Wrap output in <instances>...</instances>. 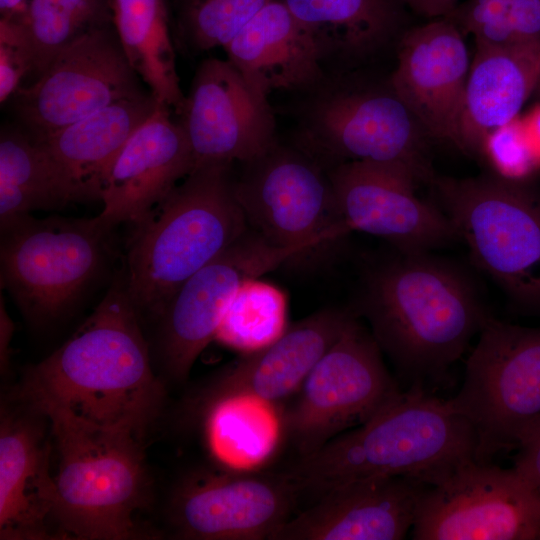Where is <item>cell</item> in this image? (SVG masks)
Wrapping results in <instances>:
<instances>
[{
    "label": "cell",
    "instance_id": "6da1fadb",
    "mask_svg": "<svg viewBox=\"0 0 540 540\" xmlns=\"http://www.w3.org/2000/svg\"><path fill=\"white\" fill-rule=\"evenodd\" d=\"M140 313L125 281H116L79 329L30 367L17 399L45 415L144 440L159 416L164 385L155 376Z\"/></svg>",
    "mask_w": 540,
    "mask_h": 540
},
{
    "label": "cell",
    "instance_id": "7a4b0ae2",
    "mask_svg": "<svg viewBox=\"0 0 540 540\" xmlns=\"http://www.w3.org/2000/svg\"><path fill=\"white\" fill-rule=\"evenodd\" d=\"M368 276L358 312L413 385L440 381L490 317L470 280L424 253H402Z\"/></svg>",
    "mask_w": 540,
    "mask_h": 540
},
{
    "label": "cell",
    "instance_id": "3957f363",
    "mask_svg": "<svg viewBox=\"0 0 540 540\" xmlns=\"http://www.w3.org/2000/svg\"><path fill=\"white\" fill-rule=\"evenodd\" d=\"M475 451L474 431L450 400L413 385L364 424L300 457L286 473L299 491L316 496L372 478L408 477L431 485L476 460Z\"/></svg>",
    "mask_w": 540,
    "mask_h": 540
},
{
    "label": "cell",
    "instance_id": "277c9868",
    "mask_svg": "<svg viewBox=\"0 0 540 540\" xmlns=\"http://www.w3.org/2000/svg\"><path fill=\"white\" fill-rule=\"evenodd\" d=\"M234 179L232 165L193 169L133 224L124 281L140 314L158 318L189 277L246 232Z\"/></svg>",
    "mask_w": 540,
    "mask_h": 540
},
{
    "label": "cell",
    "instance_id": "5b68a950",
    "mask_svg": "<svg viewBox=\"0 0 540 540\" xmlns=\"http://www.w3.org/2000/svg\"><path fill=\"white\" fill-rule=\"evenodd\" d=\"M59 456L54 520L61 535L124 540L142 535L135 517L148 504L143 441L66 415H44Z\"/></svg>",
    "mask_w": 540,
    "mask_h": 540
},
{
    "label": "cell",
    "instance_id": "8992f818",
    "mask_svg": "<svg viewBox=\"0 0 540 540\" xmlns=\"http://www.w3.org/2000/svg\"><path fill=\"white\" fill-rule=\"evenodd\" d=\"M301 93L295 114L299 148L321 164L323 159L329 167L349 161L395 164L420 182H433L427 135L390 83L386 88L352 84L332 72Z\"/></svg>",
    "mask_w": 540,
    "mask_h": 540
},
{
    "label": "cell",
    "instance_id": "52a82bcc",
    "mask_svg": "<svg viewBox=\"0 0 540 540\" xmlns=\"http://www.w3.org/2000/svg\"><path fill=\"white\" fill-rule=\"evenodd\" d=\"M431 184L475 264L514 301L540 310V195L500 176Z\"/></svg>",
    "mask_w": 540,
    "mask_h": 540
},
{
    "label": "cell",
    "instance_id": "ba28073f",
    "mask_svg": "<svg viewBox=\"0 0 540 540\" xmlns=\"http://www.w3.org/2000/svg\"><path fill=\"white\" fill-rule=\"evenodd\" d=\"M470 423L475 459L489 462L540 429V328L489 317L450 399Z\"/></svg>",
    "mask_w": 540,
    "mask_h": 540
},
{
    "label": "cell",
    "instance_id": "9c48e42d",
    "mask_svg": "<svg viewBox=\"0 0 540 540\" xmlns=\"http://www.w3.org/2000/svg\"><path fill=\"white\" fill-rule=\"evenodd\" d=\"M1 285L35 324L67 312L98 274L110 232L98 219L30 214L1 226Z\"/></svg>",
    "mask_w": 540,
    "mask_h": 540
},
{
    "label": "cell",
    "instance_id": "30bf717a",
    "mask_svg": "<svg viewBox=\"0 0 540 540\" xmlns=\"http://www.w3.org/2000/svg\"><path fill=\"white\" fill-rule=\"evenodd\" d=\"M381 352L354 315L279 416L300 457L364 424L401 392Z\"/></svg>",
    "mask_w": 540,
    "mask_h": 540
},
{
    "label": "cell",
    "instance_id": "8fae6325",
    "mask_svg": "<svg viewBox=\"0 0 540 540\" xmlns=\"http://www.w3.org/2000/svg\"><path fill=\"white\" fill-rule=\"evenodd\" d=\"M241 164L234 179L237 200L248 226L270 244L305 254L350 232L327 169L303 149L277 141Z\"/></svg>",
    "mask_w": 540,
    "mask_h": 540
},
{
    "label": "cell",
    "instance_id": "7c38bea8",
    "mask_svg": "<svg viewBox=\"0 0 540 540\" xmlns=\"http://www.w3.org/2000/svg\"><path fill=\"white\" fill-rule=\"evenodd\" d=\"M416 540H540V493L515 467L464 463L420 495Z\"/></svg>",
    "mask_w": 540,
    "mask_h": 540
},
{
    "label": "cell",
    "instance_id": "4fadbf2b",
    "mask_svg": "<svg viewBox=\"0 0 540 540\" xmlns=\"http://www.w3.org/2000/svg\"><path fill=\"white\" fill-rule=\"evenodd\" d=\"M113 25L91 31L62 50L28 86L12 95L19 126L41 138L118 101L143 96Z\"/></svg>",
    "mask_w": 540,
    "mask_h": 540
},
{
    "label": "cell",
    "instance_id": "5bb4252c",
    "mask_svg": "<svg viewBox=\"0 0 540 540\" xmlns=\"http://www.w3.org/2000/svg\"><path fill=\"white\" fill-rule=\"evenodd\" d=\"M302 254L298 248L274 246L248 227L229 248L189 277L158 317L159 354L168 376L178 382L187 378L197 357L215 339L242 282Z\"/></svg>",
    "mask_w": 540,
    "mask_h": 540
},
{
    "label": "cell",
    "instance_id": "9a60e30c",
    "mask_svg": "<svg viewBox=\"0 0 540 540\" xmlns=\"http://www.w3.org/2000/svg\"><path fill=\"white\" fill-rule=\"evenodd\" d=\"M299 493L286 472H199L175 489L169 519L181 539L273 540Z\"/></svg>",
    "mask_w": 540,
    "mask_h": 540
},
{
    "label": "cell",
    "instance_id": "2e32d148",
    "mask_svg": "<svg viewBox=\"0 0 540 540\" xmlns=\"http://www.w3.org/2000/svg\"><path fill=\"white\" fill-rule=\"evenodd\" d=\"M327 171L350 232L382 238L402 253L430 252L458 238L447 215L416 195L420 181L407 167L349 161Z\"/></svg>",
    "mask_w": 540,
    "mask_h": 540
},
{
    "label": "cell",
    "instance_id": "e0dca14e",
    "mask_svg": "<svg viewBox=\"0 0 540 540\" xmlns=\"http://www.w3.org/2000/svg\"><path fill=\"white\" fill-rule=\"evenodd\" d=\"M178 117L193 169L244 163L277 142L269 98L254 91L228 59L200 63Z\"/></svg>",
    "mask_w": 540,
    "mask_h": 540
},
{
    "label": "cell",
    "instance_id": "ac0fdd59",
    "mask_svg": "<svg viewBox=\"0 0 540 540\" xmlns=\"http://www.w3.org/2000/svg\"><path fill=\"white\" fill-rule=\"evenodd\" d=\"M463 36L447 18L408 30L389 80L426 135L456 147L471 64Z\"/></svg>",
    "mask_w": 540,
    "mask_h": 540
},
{
    "label": "cell",
    "instance_id": "d6986e66",
    "mask_svg": "<svg viewBox=\"0 0 540 540\" xmlns=\"http://www.w3.org/2000/svg\"><path fill=\"white\" fill-rule=\"evenodd\" d=\"M354 314L318 311L288 326L272 344L243 354L213 377L193 399L197 415L227 398L251 397L272 405L295 394L320 357L339 338Z\"/></svg>",
    "mask_w": 540,
    "mask_h": 540
},
{
    "label": "cell",
    "instance_id": "ffe728a7",
    "mask_svg": "<svg viewBox=\"0 0 540 540\" xmlns=\"http://www.w3.org/2000/svg\"><path fill=\"white\" fill-rule=\"evenodd\" d=\"M427 485L408 477L372 478L335 486L290 517L273 540H400L412 529Z\"/></svg>",
    "mask_w": 540,
    "mask_h": 540
},
{
    "label": "cell",
    "instance_id": "44dd1931",
    "mask_svg": "<svg viewBox=\"0 0 540 540\" xmlns=\"http://www.w3.org/2000/svg\"><path fill=\"white\" fill-rule=\"evenodd\" d=\"M172 110L158 103L116 158L101 193L97 215L110 231L146 217L193 169L191 148Z\"/></svg>",
    "mask_w": 540,
    "mask_h": 540
},
{
    "label": "cell",
    "instance_id": "7402d4cb",
    "mask_svg": "<svg viewBox=\"0 0 540 540\" xmlns=\"http://www.w3.org/2000/svg\"><path fill=\"white\" fill-rule=\"evenodd\" d=\"M5 413L0 429L1 539L53 538L55 482L41 414Z\"/></svg>",
    "mask_w": 540,
    "mask_h": 540
},
{
    "label": "cell",
    "instance_id": "603a6c76",
    "mask_svg": "<svg viewBox=\"0 0 540 540\" xmlns=\"http://www.w3.org/2000/svg\"><path fill=\"white\" fill-rule=\"evenodd\" d=\"M227 59L258 94L304 92L326 75L309 30L281 0L267 4L224 48Z\"/></svg>",
    "mask_w": 540,
    "mask_h": 540
},
{
    "label": "cell",
    "instance_id": "cb8c5ba5",
    "mask_svg": "<svg viewBox=\"0 0 540 540\" xmlns=\"http://www.w3.org/2000/svg\"><path fill=\"white\" fill-rule=\"evenodd\" d=\"M158 105L149 92L111 104L73 124L36 139L77 201L100 200L116 158Z\"/></svg>",
    "mask_w": 540,
    "mask_h": 540
},
{
    "label": "cell",
    "instance_id": "d4e9b609",
    "mask_svg": "<svg viewBox=\"0 0 540 540\" xmlns=\"http://www.w3.org/2000/svg\"><path fill=\"white\" fill-rule=\"evenodd\" d=\"M540 82V40L504 47L476 45L459 126L458 148L481 152L486 137L508 123Z\"/></svg>",
    "mask_w": 540,
    "mask_h": 540
},
{
    "label": "cell",
    "instance_id": "484cf974",
    "mask_svg": "<svg viewBox=\"0 0 540 540\" xmlns=\"http://www.w3.org/2000/svg\"><path fill=\"white\" fill-rule=\"evenodd\" d=\"M309 30L327 64H347L380 49L402 22L404 0H281Z\"/></svg>",
    "mask_w": 540,
    "mask_h": 540
},
{
    "label": "cell",
    "instance_id": "4316f807",
    "mask_svg": "<svg viewBox=\"0 0 540 540\" xmlns=\"http://www.w3.org/2000/svg\"><path fill=\"white\" fill-rule=\"evenodd\" d=\"M113 23L126 57L158 103L179 116L180 88L163 0H113Z\"/></svg>",
    "mask_w": 540,
    "mask_h": 540
},
{
    "label": "cell",
    "instance_id": "83f0119b",
    "mask_svg": "<svg viewBox=\"0 0 540 540\" xmlns=\"http://www.w3.org/2000/svg\"><path fill=\"white\" fill-rule=\"evenodd\" d=\"M78 202L40 143L18 126L0 135V225Z\"/></svg>",
    "mask_w": 540,
    "mask_h": 540
},
{
    "label": "cell",
    "instance_id": "f1b7e54d",
    "mask_svg": "<svg viewBox=\"0 0 540 540\" xmlns=\"http://www.w3.org/2000/svg\"><path fill=\"white\" fill-rule=\"evenodd\" d=\"M271 405L251 397H233L203 409L198 416L213 454L230 466L257 464L268 457L281 428Z\"/></svg>",
    "mask_w": 540,
    "mask_h": 540
},
{
    "label": "cell",
    "instance_id": "f546056e",
    "mask_svg": "<svg viewBox=\"0 0 540 540\" xmlns=\"http://www.w3.org/2000/svg\"><path fill=\"white\" fill-rule=\"evenodd\" d=\"M113 0H31L22 24L37 79L66 47L113 25Z\"/></svg>",
    "mask_w": 540,
    "mask_h": 540
},
{
    "label": "cell",
    "instance_id": "4dcf8cb0",
    "mask_svg": "<svg viewBox=\"0 0 540 540\" xmlns=\"http://www.w3.org/2000/svg\"><path fill=\"white\" fill-rule=\"evenodd\" d=\"M287 328L286 294L260 277L251 278L234 293L215 339L246 354L272 344Z\"/></svg>",
    "mask_w": 540,
    "mask_h": 540
},
{
    "label": "cell",
    "instance_id": "1f68e13d",
    "mask_svg": "<svg viewBox=\"0 0 540 540\" xmlns=\"http://www.w3.org/2000/svg\"><path fill=\"white\" fill-rule=\"evenodd\" d=\"M476 45L504 47L540 40V0H466L446 17Z\"/></svg>",
    "mask_w": 540,
    "mask_h": 540
},
{
    "label": "cell",
    "instance_id": "d6a6232c",
    "mask_svg": "<svg viewBox=\"0 0 540 540\" xmlns=\"http://www.w3.org/2000/svg\"><path fill=\"white\" fill-rule=\"evenodd\" d=\"M273 0H181L180 30L195 51L225 48Z\"/></svg>",
    "mask_w": 540,
    "mask_h": 540
},
{
    "label": "cell",
    "instance_id": "836d02e7",
    "mask_svg": "<svg viewBox=\"0 0 540 540\" xmlns=\"http://www.w3.org/2000/svg\"><path fill=\"white\" fill-rule=\"evenodd\" d=\"M481 152L500 177L523 181L537 170L521 127L519 115L492 131Z\"/></svg>",
    "mask_w": 540,
    "mask_h": 540
},
{
    "label": "cell",
    "instance_id": "e575fe53",
    "mask_svg": "<svg viewBox=\"0 0 540 540\" xmlns=\"http://www.w3.org/2000/svg\"><path fill=\"white\" fill-rule=\"evenodd\" d=\"M31 69V54L22 25L0 20L1 103L12 97Z\"/></svg>",
    "mask_w": 540,
    "mask_h": 540
},
{
    "label": "cell",
    "instance_id": "d590c367",
    "mask_svg": "<svg viewBox=\"0 0 540 540\" xmlns=\"http://www.w3.org/2000/svg\"><path fill=\"white\" fill-rule=\"evenodd\" d=\"M514 467L519 470L540 493V429L519 446Z\"/></svg>",
    "mask_w": 540,
    "mask_h": 540
},
{
    "label": "cell",
    "instance_id": "8d00e7d4",
    "mask_svg": "<svg viewBox=\"0 0 540 540\" xmlns=\"http://www.w3.org/2000/svg\"><path fill=\"white\" fill-rule=\"evenodd\" d=\"M524 137L537 169L540 168V101L519 114Z\"/></svg>",
    "mask_w": 540,
    "mask_h": 540
},
{
    "label": "cell",
    "instance_id": "74e56055",
    "mask_svg": "<svg viewBox=\"0 0 540 540\" xmlns=\"http://www.w3.org/2000/svg\"><path fill=\"white\" fill-rule=\"evenodd\" d=\"M415 13L429 19L444 18L458 5V0H404Z\"/></svg>",
    "mask_w": 540,
    "mask_h": 540
},
{
    "label": "cell",
    "instance_id": "f35d334b",
    "mask_svg": "<svg viewBox=\"0 0 540 540\" xmlns=\"http://www.w3.org/2000/svg\"><path fill=\"white\" fill-rule=\"evenodd\" d=\"M14 330L13 322L7 313L3 296L0 303V359L1 368L6 369L9 362V344Z\"/></svg>",
    "mask_w": 540,
    "mask_h": 540
},
{
    "label": "cell",
    "instance_id": "ab89813d",
    "mask_svg": "<svg viewBox=\"0 0 540 540\" xmlns=\"http://www.w3.org/2000/svg\"><path fill=\"white\" fill-rule=\"evenodd\" d=\"M31 0H0V20L22 25Z\"/></svg>",
    "mask_w": 540,
    "mask_h": 540
},
{
    "label": "cell",
    "instance_id": "60d3db41",
    "mask_svg": "<svg viewBox=\"0 0 540 540\" xmlns=\"http://www.w3.org/2000/svg\"><path fill=\"white\" fill-rule=\"evenodd\" d=\"M534 94L536 95L537 99L540 101V82H539Z\"/></svg>",
    "mask_w": 540,
    "mask_h": 540
},
{
    "label": "cell",
    "instance_id": "b9f144b4",
    "mask_svg": "<svg viewBox=\"0 0 540 540\" xmlns=\"http://www.w3.org/2000/svg\"><path fill=\"white\" fill-rule=\"evenodd\" d=\"M405 3V2H404Z\"/></svg>",
    "mask_w": 540,
    "mask_h": 540
}]
</instances>
